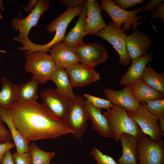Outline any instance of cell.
Returning <instances> with one entry per match:
<instances>
[{
    "label": "cell",
    "mask_w": 164,
    "mask_h": 164,
    "mask_svg": "<svg viewBox=\"0 0 164 164\" xmlns=\"http://www.w3.org/2000/svg\"><path fill=\"white\" fill-rule=\"evenodd\" d=\"M100 3L102 9L111 18L117 30H119L121 26L123 24L122 28L126 31H130L132 25V30L134 31L138 25L142 24V22H138V20L144 19L148 21L144 16H137L138 13L141 11L142 7L134 10L127 11L119 8L112 0H101Z\"/></svg>",
    "instance_id": "obj_5"
},
{
    "label": "cell",
    "mask_w": 164,
    "mask_h": 164,
    "mask_svg": "<svg viewBox=\"0 0 164 164\" xmlns=\"http://www.w3.org/2000/svg\"><path fill=\"white\" fill-rule=\"evenodd\" d=\"M152 43L149 35L138 30L127 36L126 46L131 60L146 54Z\"/></svg>",
    "instance_id": "obj_14"
},
{
    "label": "cell",
    "mask_w": 164,
    "mask_h": 164,
    "mask_svg": "<svg viewBox=\"0 0 164 164\" xmlns=\"http://www.w3.org/2000/svg\"><path fill=\"white\" fill-rule=\"evenodd\" d=\"M2 164H14L12 158V154L11 150L7 151L2 160Z\"/></svg>",
    "instance_id": "obj_39"
},
{
    "label": "cell",
    "mask_w": 164,
    "mask_h": 164,
    "mask_svg": "<svg viewBox=\"0 0 164 164\" xmlns=\"http://www.w3.org/2000/svg\"><path fill=\"white\" fill-rule=\"evenodd\" d=\"M12 141L9 131L6 129L5 124L0 119V143Z\"/></svg>",
    "instance_id": "obj_34"
},
{
    "label": "cell",
    "mask_w": 164,
    "mask_h": 164,
    "mask_svg": "<svg viewBox=\"0 0 164 164\" xmlns=\"http://www.w3.org/2000/svg\"><path fill=\"white\" fill-rule=\"evenodd\" d=\"M74 27L65 36L63 42L68 47L75 49L84 43L86 9L84 6L79 15Z\"/></svg>",
    "instance_id": "obj_21"
},
{
    "label": "cell",
    "mask_w": 164,
    "mask_h": 164,
    "mask_svg": "<svg viewBox=\"0 0 164 164\" xmlns=\"http://www.w3.org/2000/svg\"><path fill=\"white\" fill-rule=\"evenodd\" d=\"M86 0H60V4L69 8H73L85 4Z\"/></svg>",
    "instance_id": "obj_36"
},
{
    "label": "cell",
    "mask_w": 164,
    "mask_h": 164,
    "mask_svg": "<svg viewBox=\"0 0 164 164\" xmlns=\"http://www.w3.org/2000/svg\"><path fill=\"white\" fill-rule=\"evenodd\" d=\"M1 12H0V19L2 18V15L0 14Z\"/></svg>",
    "instance_id": "obj_42"
},
{
    "label": "cell",
    "mask_w": 164,
    "mask_h": 164,
    "mask_svg": "<svg viewBox=\"0 0 164 164\" xmlns=\"http://www.w3.org/2000/svg\"><path fill=\"white\" fill-rule=\"evenodd\" d=\"M105 98L112 104L120 105L124 108L127 111L136 109L139 103L133 97L129 85L125 86L120 90H115L106 88L103 90Z\"/></svg>",
    "instance_id": "obj_16"
},
{
    "label": "cell",
    "mask_w": 164,
    "mask_h": 164,
    "mask_svg": "<svg viewBox=\"0 0 164 164\" xmlns=\"http://www.w3.org/2000/svg\"><path fill=\"white\" fill-rule=\"evenodd\" d=\"M138 164H164V140L154 141L142 133L137 139Z\"/></svg>",
    "instance_id": "obj_8"
},
{
    "label": "cell",
    "mask_w": 164,
    "mask_h": 164,
    "mask_svg": "<svg viewBox=\"0 0 164 164\" xmlns=\"http://www.w3.org/2000/svg\"><path fill=\"white\" fill-rule=\"evenodd\" d=\"M122 148V153L118 164H138V152L137 140L131 135L123 133L120 140Z\"/></svg>",
    "instance_id": "obj_20"
},
{
    "label": "cell",
    "mask_w": 164,
    "mask_h": 164,
    "mask_svg": "<svg viewBox=\"0 0 164 164\" xmlns=\"http://www.w3.org/2000/svg\"><path fill=\"white\" fill-rule=\"evenodd\" d=\"M142 80L153 89L164 94V72H157L149 63L145 68Z\"/></svg>",
    "instance_id": "obj_27"
},
{
    "label": "cell",
    "mask_w": 164,
    "mask_h": 164,
    "mask_svg": "<svg viewBox=\"0 0 164 164\" xmlns=\"http://www.w3.org/2000/svg\"><path fill=\"white\" fill-rule=\"evenodd\" d=\"M38 83L33 80L18 84L16 102L36 101L38 97Z\"/></svg>",
    "instance_id": "obj_26"
},
{
    "label": "cell",
    "mask_w": 164,
    "mask_h": 164,
    "mask_svg": "<svg viewBox=\"0 0 164 164\" xmlns=\"http://www.w3.org/2000/svg\"><path fill=\"white\" fill-rule=\"evenodd\" d=\"M15 148L14 142H6L4 143H0V164H2L3 157L8 150Z\"/></svg>",
    "instance_id": "obj_37"
},
{
    "label": "cell",
    "mask_w": 164,
    "mask_h": 164,
    "mask_svg": "<svg viewBox=\"0 0 164 164\" xmlns=\"http://www.w3.org/2000/svg\"><path fill=\"white\" fill-rule=\"evenodd\" d=\"M32 164H50L52 159L55 155L54 152H46L40 149L34 142L29 145Z\"/></svg>",
    "instance_id": "obj_28"
},
{
    "label": "cell",
    "mask_w": 164,
    "mask_h": 164,
    "mask_svg": "<svg viewBox=\"0 0 164 164\" xmlns=\"http://www.w3.org/2000/svg\"><path fill=\"white\" fill-rule=\"evenodd\" d=\"M50 80L55 84L56 90L58 92L71 100L75 97L73 88L65 69L56 65Z\"/></svg>",
    "instance_id": "obj_22"
},
{
    "label": "cell",
    "mask_w": 164,
    "mask_h": 164,
    "mask_svg": "<svg viewBox=\"0 0 164 164\" xmlns=\"http://www.w3.org/2000/svg\"><path fill=\"white\" fill-rule=\"evenodd\" d=\"M149 111L159 117L164 116V98L145 102Z\"/></svg>",
    "instance_id": "obj_29"
},
{
    "label": "cell",
    "mask_w": 164,
    "mask_h": 164,
    "mask_svg": "<svg viewBox=\"0 0 164 164\" xmlns=\"http://www.w3.org/2000/svg\"><path fill=\"white\" fill-rule=\"evenodd\" d=\"M24 56L26 59L25 70L32 74V80L42 85L50 80L56 66L50 55L46 53L36 52L25 54Z\"/></svg>",
    "instance_id": "obj_4"
},
{
    "label": "cell",
    "mask_w": 164,
    "mask_h": 164,
    "mask_svg": "<svg viewBox=\"0 0 164 164\" xmlns=\"http://www.w3.org/2000/svg\"><path fill=\"white\" fill-rule=\"evenodd\" d=\"M65 69L73 88L87 86L100 78V74L93 68L81 63L73 65Z\"/></svg>",
    "instance_id": "obj_13"
},
{
    "label": "cell",
    "mask_w": 164,
    "mask_h": 164,
    "mask_svg": "<svg viewBox=\"0 0 164 164\" xmlns=\"http://www.w3.org/2000/svg\"><path fill=\"white\" fill-rule=\"evenodd\" d=\"M110 43L118 53L119 64L126 66L132 60L129 56L126 46L128 34L124 29L117 30L112 21L107 25L106 27L95 34Z\"/></svg>",
    "instance_id": "obj_9"
},
{
    "label": "cell",
    "mask_w": 164,
    "mask_h": 164,
    "mask_svg": "<svg viewBox=\"0 0 164 164\" xmlns=\"http://www.w3.org/2000/svg\"><path fill=\"white\" fill-rule=\"evenodd\" d=\"M50 1L39 0L30 14L26 18L20 19H13L11 22L12 28L19 33L17 38L21 40L29 39L28 34L30 29L35 27L41 16L49 8Z\"/></svg>",
    "instance_id": "obj_10"
},
{
    "label": "cell",
    "mask_w": 164,
    "mask_h": 164,
    "mask_svg": "<svg viewBox=\"0 0 164 164\" xmlns=\"http://www.w3.org/2000/svg\"><path fill=\"white\" fill-rule=\"evenodd\" d=\"M114 3L120 8L126 10L130 7L141 4L143 0H114Z\"/></svg>",
    "instance_id": "obj_33"
},
{
    "label": "cell",
    "mask_w": 164,
    "mask_h": 164,
    "mask_svg": "<svg viewBox=\"0 0 164 164\" xmlns=\"http://www.w3.org/2000/svg\"><path fill=\"white\" fill-rule=\"evenodd\" d=\"M158 121L161 130L164 132V116L158 117Z\"/></svg>",
    "instance_id": "obj_41"
},
{
    "label": "cell",
    "mask_w": 164,
    "mask_h": 164,
    "mask_svg": "<svg viewBox=\"0 0 164 164\" xmlns=\"http://www.w3.org/2000/svg\"><path fill=\"white\" fill-rule=\"evenodd\" d=\"M0 52H3V50H0Z\"/></svg>",
    "instance_id": "obj_43"
},
{
    "label": "cell",
    "mask_w": 164,
    "mask_h": 164,
    "mask_svg": "<svg viewBox=\"0 0 164 164\" xmlns=\"http://www.w3.org/2000/svg\"><path fill=\"white\" fill-rule=\"evenodd\" d=\"M129 86L133 97L139 103L164 98V94L151 88L142 79Z\"/></svg>",
    "instance_id": "obj_23"
},
{
    "label": "cell",
    "mask_w": 164,
    "mask_h": 164,
    "mask_svg": "<svg viewBox=\"0 0 164 164\" xmlns=\"http://www.w3.org/2000/svg\"><path fill=\"white\" fill-rule=\"evenodd\" d=\"M12 158L14 164H32L29 151L23 153L15 152L12 154Z\"/></svg>",
    "instance_id": "obj_32"
},
{
    "label": "cell",
    "mask_w": 164,
    "mask_h": 164,
    "mask_svg": "<svg viewBox=\"0 0 164 164\" xmlns=\"http://www.w3.org/2000/svg\"><path fill=\"white\" fill-rule=\"evenodd\" d=\"M84 96L86 99L96 108L101 109L104 108L108 110L112 106V104L109 101L84 93Z\"/></svg>",
    "instance_id": "obj_30"
},
{
    "label": "cell",
    "mask_w": 164,
    "mask_h": 164,
    "mask_svg": "<svg viewBox=\"0 0 164 164\" xmlns=\"http://www.w3.org/2000/svg\"><path fill=\"white\" fill-rule=\"evenodd\" d=\"M75 50L81 64L93 68L106 62L108 57L106 49L97 43H84Z\"/></svg>",
    "instance_id": "obj_12"
},
{
    "label": "cell",
    "mask_w": 164,
    "mask_h": 164,
    "mask_svg": "<svg viewBox=\"0 0 164 164\" xmlns=\"http://www.w3.org/2000/svg\"></svg>",
    "instance_id": "obj_44"
},
{
    "label": "cell",
    "mask_w": 164,
    "mask_h": 164,
    "mask_svg": "<svg viewBox=\"0 0 164 164\" xmlns=\"http://www.w3.org/2000/svg\"><path fill=\"white\" fill-rule=\"evenodd\" d=\"M91 153L97 164H118L112 157L104 154L96 147L92 148Z\"/></svg>",
    "instance_id": "obj_31"
},
{
    "label": "cell",
    "mask_w": 164,
    "mask_h": 164,
    "mask_svg": "<svg viewBox=\"0 0 164 164\" xmlns=\"http://www.w3.org/2000/svg\"><path fill=\"white\" fill-rule=\"evenodd\" d=\"M127 112L136 122L143 133L149 136L154 142L162 139L164 132L158 122V117L149 111L145 102L140 103L135 110Z\"/></svg>",
    "instance_id": "obj_7"
},
{
    "label": "cell",
    "mask_w": 164,
    "mask_h": 164,
    "mask_svg": "<svg viewBox=\"0 0 164 164\" xmlns=\"http://www.w3.org/2000/svg\"><path fill=\"white\" fill-rule=\"evenodd\" d=\"M103 113L107 118L115 140H120L121 135L126 133L137 140L143 133L136 122L128 114L123 107L112 104V107Z\"/></svg>",
    "instance_id": "obj_3"
},
{
    "label": "cell",
    "mask_w": 164,
    "mask_h": 164,
    "mask_svg": "<svg viewBox=\"0 0 164 164\" xmlns=\"http://www.w3.org/2000/svg\"><path fill=\"white\" fill-rule=\"evenodd\" d=\"M0 107L9 110L17 102L18 84L12 83L9 79L3 77L1 80Z\"/></svg>",
    "instance_id": "obj_25"
},
{
    "label": "cell",
    "mask_w": 164,
    "mask_h": 164,
    "mask_svg": "<svg viewBox=\"0 0 164 164\" xmlns=\"http://www.w3.org/2000/svg\"><path fill=\"white\" fill-rule=\"evenodd\" d=\"M85 107L92 128L106 138H113V134L107 117L102 113L101 109L95 107L86 100Z\"/></svg>",
    "instance_id": "obj_19"
},
{
    "label": "cell",
    "mask_w": 164,
    "mask_h": 164,
    "mask_svg": "<svg viewBox=\"0 0 164 164\" xmlns=\"http://www.w3.org/2000/svg\"><path fill=\"white\" fill-rule=\"evenodd\" d=\"M8 111L13 124L29 144L32 141L72 134L63 121L36 101L16 102Z\"/></svg>",
    "instance_id": "obj_1"
},
{
    "label": "cell",
    "mask_w": 164,
    "mask_h": 164,
    "mask_svg": "<svg viewBox=\"0 0 164 164\" xmlns=\"http://www.w3.org/2000/svg\"><path fill=\"white\" fill-rule=\"evenodd\" d=\"M85 4L73 8H67L64 12L54 19L46 27V30L50 33L55 31L53 39L44 45L37 44L32 41L29 42L27 46L29 52H41L47 53L53 45L63 41L68 24L75 17L79 15Z\"/></svg>",
    "instance_id": "obj_2"
},
{
    "label": "cell",
    "mask_w": 164,
    "mask_h": 164,
    "mask_svg": "<svg viewBox=\"0 0 164 164\" xmlns=\"http://www.w3.org/2000/svg\"><path fill=\"white\" fill-rule=\"evenodd\" d=\"M86 99L84 96L75 95L64 121L72 131L77 139L83 136L88 127L89 119L85 107Z\"/></svg>",
    "instance_id": "obj_6"
},
{
    "label": "cell",
    "mask_w": 164,
    "mask_h": 164,
    "mask_svg": "<svg viewBox=\"0 0 164 164\" xmlns=\"http://www.w3.org/2000/svg\"><path fill=\"white\" fill-rule=\"evenodd\" d=\"M0 119L9 128L12 139L15 144L16 152L23 153L29 151V145L17 130L13 124L8 110L0 107Z\"/></svg>",
    "instance_id": "obj_24"
},
{
    "label": "cell",
    "mask_w": 164,
    "mask_h": 164,
    "mask_svg": "<svg viewBox=\"0 0 164 164\" xmlns=\"http://www.w3.org/2000/svg\"><path fill=\"white\" fill-rule=\"evenodd\" d=\"M163 1L164 0H150L146 4L142 6L141 11L147 13L151 11V13H153L156 5L159 3Z\"/></svg>",
    "instance_id": "obj_38"
},
{
    "label": "cell",
    "mask_w": 164,
    "mask_h": 164,
    "mask_svg": "<svg viewBox=\"0 0 164 164\" xmlns=\"http://www.w3.org/2000/svg\"><path fill=\"white\" fill-rule=\"evenodd\" d=\"M152 52L132 60L131 64L126 72L120 79V85L126 86L142 79L146 65L152 60Z\"/></svg>",
    "instance_id": "obj_17"
},
{
    "label": "cell",
    "mask_w": 164,
    "mask_h": 164,
    "mask_svg": "<svg viewBox=\"0 0 164 164\" xmlns=\"http://www.w3.org/2000/svg\"><path fill=\"white\" fill-rule=\"evenodd\" d=\"M150 17L152 19L160 18L164 21V2L159 3L155 8L154 12L151 13Z\"/></svg>",
    "instance_id": "obj_35"
},
{
    "label": "cell",
    "mask_w": 164,
    "mask_h": 164,
    "mask_svg": "<svg viewBox=\"0 0 164 164\" xmlns=\"http://www.w3.org/2000/svg\"><path fill=\"white\" fill-rule=\"evenodd\" d=\"M37 2V0H30L28 5L24 8V10L26 12L31 11L34 8Z\"/></svg>",
    "instance_id": "obj_40"
},
{
    "label": "cell",
    "mask_w": 164,
    "mask_h": 164,
    "mask_svg": "<svg viewBox=\"0 0 164 164\" xmlns=\"http://www.w3.org/2000/svg\"><path fill=\"white\" fill-rule=\"evenodd\" d=\"M85 6L86 9L85 35H95L107 26L101 15L102 8L95 0H87Z\"/></svg>",
    "instance_id": "obj_15"
},
{
    "label": "cell",
    "mask_w": 164,
    "mask_h": 164,
    "mask_svg": "<svg viewBox=\"0 0 164 164\" xmlns=\"http://www.w3.org/2000/svg\"><path fill=\"white\" fill-rule=\"evenodd\" d=\"M40 97L43 104L53 114L64 121L72 100L54 88L45 89L41 92Z\"/></svg>",
    "instance_id": "obj_11"
},
{
    "label": "cell",
    "mask_w": 164,
    "mask_h": 164,
    "mask_svg": "<svg viewBox=\"0 0 164 164\" xmlns=\"http://www.w3.org/2000/svg\"><path fill=\"white\" fill-rule=\"evenodd\" d=\"M49 52L56 65L65 69L80 63L75 49L68 47L63 41L53 45Z\"/></svg>",
    "instance_id": "obj_18"
}]
</instances>
